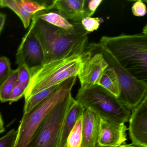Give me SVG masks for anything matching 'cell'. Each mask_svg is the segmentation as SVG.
<instances>
[{
    "label": "cell",
    "instance_id": "6da1fadb",
    "mask_svg": "<svg viewBox=\"0 0 147 147\" xmlns=\"http://www.w3.org/2000/svg\"><path fill=\"white\" fill-rule=\"evenodd\" d=\"M34 30L43 50L44 63L74 55H82L88 46V32L81 23L72 30L54 26L35 15Z\"/></svg>",
    "mask_w": 147,
    "mask_h": 147
},
{
    "label": "cell",
    "instance_id": "7a4b0ae2",
    "mask_svg": "<svg viewBox=\"0 0 147 147\" xmlns=\"http://www.w3.org/2000/svg\"><path fill=\"white\" fill-rule=\"evenodd\" d=\"M99 43L107 50L120 66L138 80L147 82V36L141 33L104 36Z\"/></svg>",
    "mask_w": 147,
    "mask_h": 147
},
{
    "label": "cell",
    "instance_id": "3957f363",
    "mask_svg": "<svg viewBox=\"0 0 147 147\" xmlns=\"http://www.w3.org/2000/svg\"><path fill=\"white\" fill-rule=\"evenodd\" d=\"M81 57L82 55H74L30 69V79L24 95L25 101L39 92L77 76Z\"/></svg>",
    "mask_w": 147,
    "mask_h": 147
},
{
    "label": "cell",
    "instance_id": "277c9868",
    "mask_svg": "<svg viewBox=\"0 0 147 147\" xmlns=\"http://www.w3.org/2000/svg\"><path fill=\"white\" fill-rule=\"evenodd\" d=\"M75 100L84 110H91L101 119L123 123L129 122L130 111L98 85L80 87Z\"/></svg>",
    "mask_w": 147,
    "mask_h": 147
},
{
    "label": "cell",
    "instance_id": "5b68a950",
    "mask_svg": "<svg viewBox=\"0 0 147 147\" xmlns=\"http://www.w3.org/2000/svg\"><path fill=\"white\" fill-rule=\"evenodd\" d=\"M77 76L67 79L44 100L24 114L18 129L14 147H28L36 130L52 108L71 92Z\"/></svg>",
    "mask_w": 147,
    "mask_h": 147
},
{
    "label": "cell",
    "instance_id": "8992f818",
    "mask_svg": "<svg viewBox=\"0 0 147 147\" xmlns=\"http://www.w3.org/2000/svg\"><path fill=\"white\" fill-rule=\"evenodd\" d=\"M88 46L101 53L109 66L115 70L120 87L118 100L129 111L134 110L147 95V82L138 80L129 74L100 44L93 43Z\"/></svg>",
    "mask_w": 147,
    "mask_h": 147
},
{
    "label": "cell",
    "instance_id": "52a82bcc",
    "mask_svg": "<svg viewBox=\"0 0 147 147\" xmlns=\"http://www.w3.org/2000/svg\"><path fill=\"white\" fill-rule=\"evenodd\" d=\"M74 99L70 93L52 108L37 129L28 147H58L63 124Z\"/></svg>",
    "mask_w": 147,
    "mask_h": 147
},
{
    "label": "cell",
    "instance_id": "ba28073f",
    "mask_svg": "<svg viewBox=\"0 0 147 147\" xmlns=\"http://www.w3.org/2000/svg\"><path fill=\"white\" fill-rule=\"evenodd\" d=\"M108 67L102 54L88 45L82 55L80 67L77 75L81 87L98 85L103 73Z\"/></svg>",
    "mask_w": 147,
    "mask_h": 147
},
{
    "label": "cell",
    "instance_id": "9c48e42d",
    "mask_svg": "<svg viewBox=\"0 0 147 147\" xmlns=\"http://www.w3.org/2000/svg\"><path fill=\"white\" fill-rule=\"evenodd\" d=\"M29 30L23 37L17 51L16 63L25 64L30 69L44 63L45 56L40 42L34 31L35 16L32 18Z\"/></svg>",
    "mask_w": 147,
    "mask_h": 147
},
{
    "label": "cell",
    "instance_id": "30bf717a",
    "mask_svg": "<svg viewBox=\"0 0 147 147\" xmlns=\"http://www.w3.org/2000/svg\"><path fill=\"white\" fill-rule=\"evenodd\" d=\"M129 121L131 144L138 147H147V95L132 110Z\"/></svg>",
    "mask_w": 147,
    "mask_h": 147
},
{
    "label": "cell",
    "instance_id": "8fae6325",
    "mask_svg": "<svg viewBox=\"0 0 147 147\" xmlns=\"http://www.w3.org/2000/svg\"><path fill=\"white\" fill-rule=\"evenodd\" d=\"M127 126L123 123L111 122L100 119L98 146L117 147L127 141Z\"/></svg>",
    "mask_w": 147,
    "mask_h": 147
},
{
    "label": "cell",
    "instance_id": "7c38bea8",
    "mask_svg": "<svg viewBox=\"0 0 147 147\" xmlns=\"http://www.w3.org/2000/svg\"><path fill=\"white\" fill-rule=\"evenodd\" d=\"M48 6L30 0H0V7H7L13 11L25 29L29 27L33 17L38 12L48 10Z\"/></svg>",
    "mask_w": 147,
    "mask_h": 147
},
{
    "label": "cell",
    "instance_id": "4fadbf2b",
    "mask_svg": "<svg viewBox=\"0 0 147 147\" xmlns=\"http://www.w3.org/2000/svg\"><path fill=\"white\" fill-rule=\"evenodd\" d=\"M86 3V0H56L51 1L47 10L56 9L59 14L72 24L81 23L82 19L87 17Z\"/></svg>",
    "mask_w": 147,
    "mask_h": 147
},
{
    "label": "cell",
    "instance_id": "5bb4252c",
    "mask_svg": "<svg viewBox=\"0 0 147 147\" xmlns=\"http://www.w3.org/2000/svg\"><path fill=\"white\" fill-rule=\"evenodd\" d=\"M100 118L89 109L82 114V141L81 147H97L99 135Z\"/></svg>",
    "mask_w": 147,
    "mask_h": 147
},
{
    "label": "cell",
    "instance_id": "9a60e30c",
    "mask_svg": "<svg viewBox=\"0 0 147 147\" xmlns=\"http://www.w3.org/2000/svg\"><path fill=\"white\" fill-rule=\"evenodd\" d=\"M85 110L74 99L64 119L58 147H67V139L78 119L82 116Z\"/></svg>",
    "mask_w": 147,
    "mask_h": 147
},
{
    "label": "cell",
    "instance_id": "2e32d148",
    "mask_svg": "<svg viewBox=\"0 0 147 147\" xmlns=\"http://www.w3.org/2000/svg\"><path fill=\"white\" fill-rule=\"evenodd\" d=\"M98 85L117 98L119 96L120 87L118 79L115 70L110 66H109L104 71Z\"/></svg>",
    "mask_w": 147,
    "mask_h": 147
},
{
    "label": "cell",
    "instance_id": "e0dca14e",
    "mask_svg": "<svg viewBox=\"0 0 147 147\" xmlns=\"http://www.w3.org/2000/svg\"><path fill=\"white\" fill-rule=\"evenodd\" d=\"M38 18L54 26L65 30H72L74 28L72 24L58 13L50 12L37 14Z\"/></svg>",
    "mask_w": 147,
    "mask_h": 147
},
{
    "label": "cell",
    "instance_id": "ac0fdd59",
    "mask_svg": "<svg viewBox=\"0 0 147 147\" xmlns=\"http://www.w3.org/2000/svg\"><path fill=\"white\" fill-rule=\"evenodd\" d=\"M18 69L12 70L8 78L0 86V101L6 102L10 100V95L18 81Z\"/></svg>",
    "mask_w": 147,
    "mask_h": 147
},
{
    "label": "cell",
    "instance_id": "d6986e66",
    "mask_svg": "<svg viewBox=\"0 0 147 147\" xmlns=\"http://www.w3.org/2000/svg\"><path fill=\"white\" fill-rule=\"evenodd\" d=\"M59 85L60 84L45 89L31 97L27 101H25L24 107V114L30 111L33 107L53 93Z\"/></svg>",
    "mask_w": 147,
    "mask_h": 147
},
{
    "label": "cell",
    "instance_id": "ffe728a7",
    "mask_svg": "<svg viewBox=\"0 0 147 147\" xmlns=\"http://www.w3.org/2000/svg\"><path fill=\"white\" fill-rule=\"evenodd\" d=\"M82 115L76 121L67 139V147H81L82 141Z\"/></svg>",
    "mask_w": 147,
    "mask_h": 147
},
{
    "label": "cell",
    "instance_id": "44dd1931",
    "mask_svg": "<svg viewBox=\"0 0 147 147\" xmlns=\"http://www.w3.org/2000/svg\"><path fill=\"white\" fill-rule=\"evenodd\" d=\"M17 69L18 72L17 82L26 92L30 79V68L25 64H22L18 66Z\"/></svg>",
    "mask_w": 147,
    "mask_h": 147
},
{
    "label": "cell",
    "instance_id": "7402d4cb",
    "mask_svg": "<svg viewBox=\"0 0 147 147\" xmlns=\"http://www.w3.org/2000/svg\"><path fill=\"white\" fill-rule=\"evenodd\" d=\"M12 70L9 58L5 56L0 57V86L8 78Z\"/></svg>",
    "mask_w": 147,
    "mask_h": 147
},
{
    "label": "cell",
    "instance_id": "603a6c76",
    "mask_svg": "<svg viewBox=\"0 0 147 147\" xmlns=\"http://www.w3.org/2000/svg\"><path fill=\"white\" fill-rule=\"evenodd\" d=\"M101 22L102 20L98 18L86 17L82 19L81 23L84 30L88 33L98 30Z\"/></svg>",
    "mask_w": 147,
    "mask_h": 147
},
{
    "label": "cell",
    "instance_id": "cb8c5ba5",
    "mask_svg": "<svg viewBox=\"0 0 147 147\" xmlns=\"http://www.w3.org/2000/svg\"><path fill=\"white\" fill-rule=\"evenodd\" d=\"M18 130L12 129L0 138V147H14L18 137Z\"/></svg>",
    "mask_w": 147,
    "mask_h": 147
},
{
    "label": "cell",
    "instance_id": "d4e9b609",
    "mask_svg": "<svg viewBox=\"0 0 147 147\" xmlns=\"http://www.w3.org/2000/svg\"><path fill=\"white\" fill-rule=\"evenodd\" d=\"M131 11L134 16L143 17L147 12L146 5L141 0L136 1L132 5Z\"/></svg>",
    "mask_w": 147,
    "mask_h": 147
},
{
    "label": "cell",
    "instance_id": "484cf974",
    "mask_svg": "<svg viewBox=\"0 0 147 147\" xmlns=\"http://www.w3.org/2000/svg\"><path fill=\"white\" fill-rule=\"evenodd\" d=\"M25 92V90L23 89L17 82L11 93L9 101L12 103L18 101L24 96Z\"/></svg>",
    "mask_w": 147,
    "mask_h": 147
},
{
    "label": "cell",
    "instance_id": "4316f807",
    "mask_svg": "<svg viewBox=\"0 0 147 147\" xmlns=\"http://www.w3.org/2000/svg\"><path fill=\"white\" fill-rule=\"evenodd\" d=\"M103 1L102 0L86 1V8L87 17H91L93 16L98 7Z\"/></svg>",
    "mask_w": 147,
    "mask_h": 147
},
{
    "label": "cell",
    "instance_id": "83f0119b",
    "mask_svg": "<svg viewBox=\"0 0 147 147\" xmlns=\"http://www.w3.org/2000/svg\"><path fill=\"white\" fill-rule=\"evenodd\" d=\"M6 18L7 16L5 14L0 13V35L5 26Z\"/></svg>",
    "mask_w": 147,
    "mask_h": 147
},
{
    "label": "cell",
    "instance_id": "f1b7e54d",
    "mask_svg": "<svg viewBox=\"0 0 147 147\" xmlns=\"http://www.w3.org/2000/svg\"><path fill=\"white\" fill-rule=\"evenodd\" d=\"M97 147H138L137 146H134L133 144H124L122 145L119 146H117V147H101V146H98Z\"/></svg>",
    "mask_w": 147,
    "mask_h": 147
},
{
    "label": "cell",
    "instance_id": "f546056e",
    "mask_svg": "<svg viewBox=\"0 0 147 147\" xmlns=\"http://www.w3.org/2000/svg\"><path fill=\"white\" fill-rule=\"evenodd\" d=\"M4 122L1 118V115L0 114V128H4Z\"/></svg>",
    "mask_w": 147,
    "mask_h": 147
},
{
    "label": "cell",
    "instance_id": "4dcf8cb0",
    "mask_svg": "<svg viewBox=\"0 0 147 147\" xmlns=\"http://www.w3.org/2000/svg\"><path fill=\"white\" fill-rule=\"evenodd\" d=\"M147 25H145V26L144 27L143 30V32L142 33H143L145 35H147Z\"/></svg>",
    "mask_w": 147,
    "mask_h": 147
},
{
    "label": "cell",
    "instance_id": "1f68e13d",
    "mask_svg": "<svg viewBox=\"0 0 147 147\" xmlns=\"http://www.w3.org/2000/svg\"><path fill=\"white\" fill-rule=\"evenodd\" d=\"M5 127L4 128H0V134H2L3 132H5Z\"/></svg>",
    "mask_w": 147,
    "mask_h": 147
}]
</instances>
